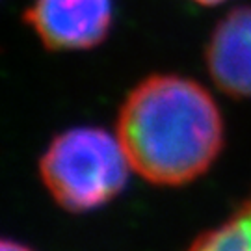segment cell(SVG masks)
I'll return each instance as SVG.
<instances>
[{"mask_svg": "<svg viewBox=\"0 0 251 251\" xmlns=\"http://www.w3.org/2000/svg\"><path fill=\"white\" fill-rule=\"evenodd\" d=\"M116 136L142 179L182 186L201 177L222 152L224 119L199 82L151 75L125 97Z\"/></svg>", "mask_w": 251, "mask_h": 251, "instance_id": "cell-1", "label": "cell"}, {"mask_svg": "<svg viewBox=\"0 0 251 251\" xmlns=\"http://www.w3.org/2000/svg\"><path fill=\"white\" fill-rule=\"evenodd\" d=\"M130 164L117 136L99 126H76L58 134L39 158L43 186L69 212H88L116 199Z\"/></svg>", "mask_w": 251, "mask_h": 251, "instance_id": "cell-2", "label": "cell"}, {"mask_svg": "<svg viewBox=\"0 0 251 251\" xmlns=\"http://www.w3.org/2000/svg\"><path fill=\"white\" fill-rule=\"evenodd\" d=\"M23 19L50 50H86L106 39L114 0H32Z\"/></svg>", "mask_w": 251, "mask_h": 251, "instance_id": "cell-3", "label": "cell"}, {"mask_svg": "<svg viewBox=\"0 0 251 251\" xmlns=\"http://www.w3.org/2000/svg\"><path fill=\"white\" fill-rule=\"evenodd\" d=\"M206 69L224 93L251 99V4L234 8L216 25L206 45Z\"/></svg>", "mask_w": 251, "mask_h": 251, "instance_id": "cell-4", "label": "cell"}, {"mask_svg": "<svg viewBox=\"0 0 251 251\" xmlns=\"http://www.w3.org/2000/svg\"><path fill=\"white\" fill-rule=\"evenodd\" d=\"M186 251H251V194L225 222L198 236Z\"/></svg>", "mask_w": 251, "mask_h": 251, "instance_id": "cell-5", "label": "cell"}, {"mask_svg": "<svg viewBox=\"0 0 251 251\" xmlns=\"http://www.w3.org/2000/svg\"><path fill=\"white\" fill-rule=\"evenodd\" d=\"M0 251H32L28 246L17 242V240H9V238H4L2 240V250Z\"/></svg>", "mask_w": 251, "mask_h": 251, "instance_id": "cell-6", "label": "cell"}, {"mask_svg": "<svg viewBox=\"0 0 251 251\" xmlns=\"http://www.w3.org/2000/svg\"><path fill=\"white\" fill-rule=\"evenodd\" d=\"M194 2L203 4V6H216V4H220V2H225V0H194Z\"/></svg>", "mask_w": 251, "mask_h": 251, "instance_id": "cell-7", "label": "cell"}]
</instances>
